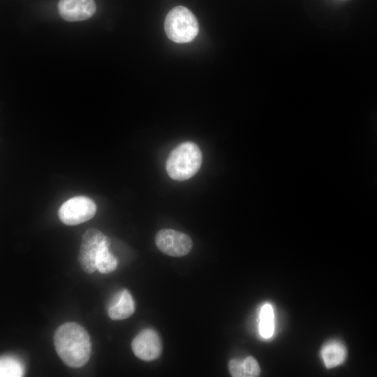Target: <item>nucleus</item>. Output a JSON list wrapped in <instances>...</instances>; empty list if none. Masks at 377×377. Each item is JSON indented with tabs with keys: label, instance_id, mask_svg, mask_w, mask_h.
Here are the masks:
<instances>
[{
	"label": "nucleus",
	"instance_id": "obj_4",
	"mask_svg": "<svg viewBox=\"0 0 377 377\" xmlns=\"http://www.w3.org/2000/svg\"><path fill=\"white\" fill-rule=\"evenodd\" d=\"M96 212L95 202L88 197L80 195L65 201L59 209L58 215L63 223L75 226L92 219Z\"/></svg>",
	"mask_w": 377,
	"mask_h": 377
},
{
	"label": "nucleus",
	"instance_id": "obj_9",
	"mask_svg": "<svg viewBox=\"0 0 377 377\" xmlns=\"http://www.w3.org/2000/svg\"><path fill=\"white\" fill-rule=\"evenodd\" d=\"M135 311V303L132 295L126 289L119 292L111 301L108 314L112 320H124Z\"/></svg>",
	"mask_w": 377,
	"mask_h": 377
},
{
	"label": "nucleus",
	"instance_id": "obj_6",
	"mask_svg": "<svg viewBox=\"0 0 377 377\" xmlns=\"http://www.w3.org/2000/svg\"><path fill=\"white\" fill-rule=\"evenodd\" d=\"M155 243L161 252L172 257L186 256L193 246L192 240L188 235L168 228L156 233Z\"/></svg>",
	"mask_w": 377,
	"mask_h": 377
},
{
	"label": "nucleus",
	"instance_id": "obj_14",
	"mask_svg": "<svg viewBox=\"0 0 377 377\" xmlns=\"http://www.w3.org/2000/svg\"><path fill=\"white\" fill-rule=\"evenodd\" d=\"M274 311L271 304H265L260 312L259 331L260 335L265 339L270 338L274 330Z\"/></svg>",
	"mask_w": 377,
	"mask_h": 377
},
{
	"label": "nucleus",
	"instance_id": "obj_12",
	"mask_svg": "<svg viewBox=\"0 0 377 377\" xmlns=\"http://www.w3.org/2000/svg\"><path fill=\"white\" fill-rule=\"evenodd\" d=\"M110 238L104 242L96 257V269L101 274H108L115 270L117 258L110 252Z\"/></svg>",
	"mask_w": 377,
	"mask_h": 377
},
{
	"label": "nucleus",
	"instance_id": "obj_7",
	"mask_svg": "<svg viewBox=\"0 0 377 377\" xmlns=\"http://www.w3.org/2000/svg\"><path fill=\"white\" fill-rule=\"evenodd\" d=\"M131 348L138 358L149 362L157 359L161 355L162 343L155 330L145 329L133 339Z\"/></svg>",
	"mask_w": 377,
	"mask_h": 377
},
{
	"label": "nucleus",
	"instance_id": "obj_5",
	"mask_svg": "<svg viewBox=\"0 0 377 377\" xmlns=\"http://www.w3.org/2000/svg\"><path fill=\"white\" fill-rule=\"evenodd\" d=\"M96 228H89L83 234L78 253V261L81 268L87 274L96 270V257L99 249L108 239Z\"/></svg>",
	"mask_w": 377,
	"mask_h": 377
},
{
	"label": "nucleus",
	"instance_id": "obj_1",
	"mask_svg": "<svg viewBox=\"0 0 377 377\" xmlns=\"http://www.w3.org/2000/svg\"><path fill=\"white\" fill-rule=\"evenodd\" d=\"M53 339L57 355L67 366L80 368L87 363L91 343L82 326L73 322L65 323L57 329Z\"/></svg>",
	"mask_w": 377,
	"mask_h": 377
},
{
	"label": "nucleus",
	"instance_id": "obj_2",
	"mask_svg": "<svg viewBox=\"0 0 377 377\" xmlns=\"http://www.w3.org/2000/svg\"><path fill=\"white\" fill-rule=\"evenodd\" d=\"M202 159V152L198 146L192 142H184L170 152L165 169L171 179L184 181L198 172Z\"/></svg>",
	"mask_w": 377,
	"mask_h": 377
},
{
	"label": "nucleus",
	"instance_id": "obj_10",
	"mask_svg": "<svg viewBox=\"0 0 377 377\" xmlns=\"http://www.w3.org/2000/svg\"><path fill=\"white\" fill-rule=\"evenodd\" d=\"M345 346L339 341L327 343L321 350V357L326 367L332 368L342 364L346 357Z\"/></svg>",
	"mask_w": 377,
	"mask_h": 377
},
{
	"label": "nucleus",
	"instance_id": "obj_3",
	"mask_svg": "<svg viewBox=\"0 0 377 377\" xmlns=\"http://www.w3.org/2000/svg\"><path fill=\"white\" fill-rule=\"evenodd\" d=\"M164 27L168 37L179 43L191 41L198 33L196 17L189 9L182 6L169 11Z\"/></svg>",
	"mask_w": 377,
	"mask_h": 377
},
{
	"label": "nucleus",
	"instance_id": "obj_13",
	"mask_svg": "<svg viewBox=\"0 0 377 377\" xmlns=\"http://www.w3.org/2000/svg\"><path fill=\"white\" fill-rule=\"evenodd\" d=\"M24 374V367L20 359L12 355H3L1 357V377H19Z\"/></svg>",
	"mask_w": 377,
	"mask_h": 377
},
{
	"label": "nucleus",
	"instance_id": "obj_8",
	"mask_svg": "<svg viewBox=\"0 0 377 377\" xmlns=\"http://www.w3.org/2000/svg\"><path fill=\"white\" fill-rule=\"evenodd\" d=\"M94 0H60L58 10L61 17L68 22L82 21L96 12Z\"/></svg>",
	"mask_w": 377,
	"mask_h": 377
},
{
	"label": "nucleus",
	"instance_id": "obj_11",
	"mask_svg": "<svg viewBox=\"0 0 377 377\" xmlns=\"http://www.w3.org/2000/svg\"><path fill=\"white\" fill-rule=\"evenodd\" d=\"M228 368L233 377H256L260 374L258 362L251 356L247 357L244 360H231Z\"/></svg>",
	"mask_w": 377,
	"mask_h": 377
}]
</instances>
